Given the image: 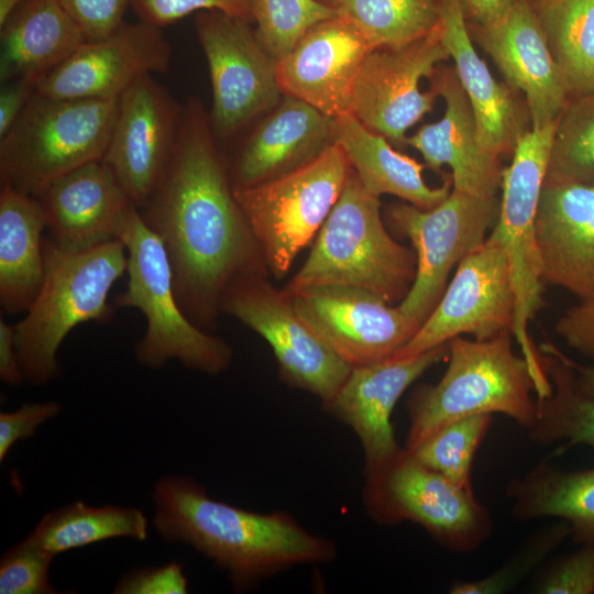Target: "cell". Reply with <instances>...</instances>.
<instances>
[{"instance_id": "obj_1", "label": "cell", "mask_w": 594, "mask_h": 594, "mask_svg": "<svg viewBox=\"0 0 594 594\" xmlns=\"http://www.w3.org/2000/svg\"><path fill=\"white\" fill-rule=\"evenodd\" d=\"M138 209L161 239L177 299L197 326L213 321L234 280L258 274L261 250L198 103L182 108L163 175Z\"/></svg>"}, {"instance_id": "obj_2", "label": "cell", "mask_w": 594, "mask_h": 594, "mask_svg": "<svg viewBox=\"0 0 594 594\" xmlns=\"http://www.w3.org/2000/svg\"><path fill=\"white\" fill-rule=\"evenodd\" d=\"M152 498L158 535L210 559L237 590L294 565L330 562L337 554L330 539L310 534L290 515L255 513L215 499L189 476H162Z\"/></svg>"}, {"instance_id": "obj_3", "label": "cell", "mask_w": 594, "mask_h": 594, "mask_svg": "<svg viewBox=\"0 0 594 594\" xmlns=\"http://www.w3.org/2000/svg\"><path fill=\"white\" fill-rule=\"evenodd\" d=\"M42 286L25 316L14 327L24 380L44 385L57 378V352L78 324L105 323L113 315L109 293L127 272V251L118 239L88 250H67L44 239Z\"/></svg>"}, {"instance_id": "obj_4", "label": "cell", "mask_w": 594, "mask_h": 594, "mask_svg": "<svg viewBox=\"0 0 594 594\" xmlns=\"http://www.w3.org/2000/svg\"><path fill=\"white\" fill-rule=\"evenodd\" d=\"M512 332L486 340L461 336L448 342V367L441 380L419 388L408 404L406 450L455 420L474 415L503 414L525 429L537 417L532 371L516 354Z\"/></svg>"}, {"instance_id": "obj_5", "label": "cell", "mask_w": 594, "mask_h": 594, "mask_svg": "<svg viewBox=\"0 0 594 594\" xmlns=\"http://www.w3.org/2000/svg\"><path fill=\"white\" fill-rule=\"evenodd\" d=\"M416 254L396 242L371 194L351 167L345 186L320 228L312 250L287 289L343 285L376 294L392 304L403 299L416 276Z\"/></svg>"}, {"instance_id": "obj_6", "label": "cell", "mask_w": 594, "mask_h": 594, "mask_svg": "<svg viewBox=\"0 0 594 594\" xmlns=\"http://www.w3.org/2000/svg\"><path fill=\"white\" fill-rule=\"evenodd\" d=\"M119 239L127 251V288L114 298V306L135 308L146 321L136 344L138 361L160 369L177 360L207 374L224 371L232 356L220 338L205 332L184 312L177 299L172 267L165 248L134 206L127 215Z\"/></svg>"}, {"instance_id": "obj_7", "label": "cell", "mask_w": 594, "mask_h": 594, "mask_svg": "<svg viewBox=\"0 0 594 594\" xmlns=\"http://www.w3.org/2000/svg\"><path fill=\"white\" fill-rule=\"evenodd\" d=\"M116 99H58L35 92L0 138V180L37 196L62 175L102 160L118 111Z\"/></svg>"}, {"instance_id": "obj_8", "label": "cell", "mask_w": 594, "mask_h": 594, "mask_svg": "<svg viewBox=\"0 0 594 594\" xmlns=\"http://www.w3.org/2000/svg\"><path fill=\"white\" fill-rule=\"evenodd\" d=\"M351 172L344 151L329 144L310 162L271 179L233 186L264 262L284 275L318 234Z\"/></svg>"}, {"instance_id": "obj_9", "label": "cell", "mask_w": 594, "mask_h": 594, "mask_svg": "<svg viewBox=\"0 0 594 594\" xmlns=\"http://www.w3.org/2000/svg\"><path fill=\"white\" fill-rule=\"evenodd\" d=\"M363 501L377 522H415L457 552L473 551L492 532L491 515L473 490L455 485L405 448L385 468L365 476Z\"/></svg>"}, {"instance_id": "obj_10", "label": "cell", "mask_w": 594, "mask_h": 594, "mask_svg": "<svg viewBox=\"0 0 594 594\" xmlns=\"http://www.w3.org/2000/svg\"><path fill=\"white\" fill-rule=\"evenodd\" d=\"M558 119L540 129L530 128L518 140L509 166L503 169L499 215L492 230L501 239L510 265L515 293L513 336L535 376L543 371L528 334L543 287L535 228Z\"/></svg>"}, {"instance_id": "obj_11", "label": "cell", "mask_w": 594, "mask_h": 594, "mask_svg": "<svg viewBox=\"0 0 594 594\" xmlns=\"http://www.w3.org/2000/svg\"><path fill=\"white\" fill-rule=\"evenodd\" d=\"M501 200L452 188L432 209L410 204L388 208L391 223L413 243L416 276L398 307L422 323L439 302L451 270L482 244L495 226Z\"/></svg>"}, {"instance_id": "obj_12", "label": "cell", "mask_w": 594, "mask_h": 594, "mask_svg": "<svg viewBox=\"0 0 594 594\" xmlns=\"http://www.w3.org/2000/svg\"><path fill=\"white\" fill-rule=\"evenodd\" d=\"M220 309L257 332L271 345L283 377L329 402L352 366L332 351L299 317L288 290H277L258 275L234 280Z\"/></svg>"}, {"instance_id": "obj_13", "label": "cell", "mask_w": 594, "mask_h": 594, "mask_svg": "<svg viewBox=\"0 0 594 594\" xmlns=\"http://www.w3.org/2000/svg\"><path fill=\"white\" fill-rule=\"evenodd\" d=\"M515 293L506 250L491 234L459 264L439 302L414 337L392 356H414L461 334L486 340L512 332Z\"/></svg>"}, {"instance_id": "obj_14", "label": "cell", "mask_w": 594, "mask_h": 594, "mask_svg": "<svg viewBox=\"0 0 594 594\" xmlns=\"http://www.w3.org/2000/svg\"><path fill=\"white\" fill-rule=\"evenodd\" d=\"M251 23L218 11L199 12L196 30L212 87V124L230 134L276 106L283 94L277 59Z\"/></svg>"}, {"instance_id": "obj_15", "label": "cell", "mask_w": 594, "mask_h": 594, "mask_svg": "<svg viewBox=\"0 0 594 594\" xmlns=\"http://www.w3.org/2000/svg\"><path fill=\"white\" fill-rule=\"evenodd\" d=\"M450 55L441 24L427 36L402 48H378L365 57L358 75L351 113L389 142L405 145L407 131L431 112L436 92L420 89Z\"/></svg>"}, {"instance_id": "obj_16", "label": "cell", "mask_w": 594, "mask_h": 594, "mask_svg": "<svg viewBox=\"0 0 594 594\" xmlns=\"http://www.w3.org/2000/svg\"><path fill=\"white\" fill-rule=\"evenodd\" d=\"M288 293L299 317L352 367L393 355L421 326L358 287L315 285Z\"/></svg>"}, {"instance_id": "obj_17", "label": "cell", "mask_w": 594, "mask_h": 594, "mask_svg": "<svg viewBox=\"0 0 594 594\" xmlns=\"http://www.w3.org/2000/svg\"><path fill=\"white\" fill-rule=\"evenodd\" d=\"M172 47L160 28L122 23L106 37L85 41L38 81L36 92L58 99H116L145 75L170 66Z\"/></svg>"}, {"instance_id": "obj_18", "label": "cell", "mask_w": 594, "mask_h": 594, "mask_svg": "<svg viewBox=\"0 0 594 594\" xmlns=\"http://www.w3.org/2000/svg\"><path fill=\"white\" fill-rule=\"evenodd\" d=\"M448 355V343L414 356H388L353 366L326 409L349 426L364 453V476L391 463L403 450L391 416L403 393Z\"/></svg>"}, {"instance_id": "obj_19", "label": "cell", "mask_w": 594, "mask_h": 594, "mask_svg": "<svg viewBox=\"0 0 594 594\" xmlns=\"http://www.w3.org/2000/svg\"><path fill=\"white\" fill-rule=\"evenodd\" d=\"M182 107L145 75L120 97L103 161L141 208L156 187L168 162Z\"/></svg>"}, {"instance_id": "obj_20", "label": "cell", "mask_w": 594, "mask_h": 594, "mask_svg": "<svg viewBox=\"0 0 594 594\" xmlns=\"http://www.w3.org/2000/svg\"><path fill=\"white\" fill-rule=\"evenodd\" d=\"M469 32L494 64L505 82L527 105L530 127L540 129L557 120L570 95L549 51L535 7L519 0L502 19L487 25L468 24Z\"/></svg>"}, {"instance_id": "obj_21", "label": "cell", "mask_w": 594, "mask_h": 594, "mask_svg": "<svg viewBox=\"0 0 594 594\" xmlns=\"http://www.w3.org/2000/svg\"><path fill=\"white\" fill-rule=\"evenodd\" d=\"M372 51L345 19L336 15L323 20L277 62L280 90L331 118L351 113L354 85Z\"/></svg>"}, {"instance_id": "obj_22", "label": "cell", "mask_w": 594, "mask_h": 594, "mask_svg": "<svg viewBox=\"0 0 594 594\" xmlns=\"http://www.w3.org/2000/svg\"><path fill=\"white\" fill-rule=\"evenodd\" d=\"M48 239L67 250H88L119 239L135 206L111 167L97 160L53 180L37 196Z\"/></svg>"}, {"instance_id": "obj_23", "label": "cell", "mask_w": 594, "mask_h": 594, "mask_svg": "<svg viewBox=\"0 0 594 594\" xmlns=\"http://www.w3.org/2000/svg\"><path fill=\"white\" fill-rule=\"evenodd\" d=\"M535 239L541 283L594 298V187L544 183Z\"/></svg>"}, {"instance_id": "obj_24", "label": "cell", "mask_w": 594, "mask_h": 594, "mask_svg": "<svg viewBox=\"0 0 594 594\" xmlns=\"http://www.w3.org/2000/svg\"><path fill=\"white\" fill-rule=\"evenodd\" d=\"M429 79L430 88L444 101V113L439 121L407 136L405 145L417 150L433 170L448 165L453 188L495 197L504 168L501 158L488 154L480 143L476 121L454 66L441 65Z\"/></svg>"}, {"instance_id": "obj_25", "label": "cell", "mask_w": 594, "mask_h": 594, "mask_svg": "<svg viewBox=\"0 0 594 594\" xmlns=\"http://www.w3.org/2000/svg\"><path fill=\"white\" fill-rule=\"evenodd\" d=\"M442 42L471 105L482 147L501 158L513 153L530 122L524 97L499 82L476 52L460 0H440Z\"/></svg>"}, {"instance_id": "obj_26", "label": "cell", "mask_w": 594, "mask_h": 594, "mask_svg": "<svg viewBox=\"0 0 594 594\" xmlns=\"http://www.w3.org/2000/svg\"><path fill=\"white\" fill-rule=\"evenodd\" d=\"M332 125L333 118L287 97L245 142L232 185H254L310 162L332 143Z\"/></svg>"}, {"instance_id": "obj_27", "label": "cell", "mask_w": 594, "mask_h": 594, "mask_svg": "<svg viewBox=\"0 0 594 594\" xmlns=\"http://www.w3.org/2000/svg\"><path fill=\"white\" fill-rule=\"evenodd\" d=\"M332 143L344 151L367 191L393 195L420 209H432L451 191L452 177L440 187L426 184L425 165L392 147L388 140L367 129L352 113L333 118Z\"/></svg>"}, {"instance_id": "obj_28", "label": "cell", "mask_w": 594, "mask_h": 594, "mask_svg": "<svg viewBox=\"0 0 594 594\" xmlns=\"http://www.w3.org/2000/svg\"><path fill=\"white\" fill-rule=\"evenodd\" d=\"M85 41L58 0H25L0 26V82L41 79Z\"/></svg>"}, {"instance_id": "obj_29", "label": "cell", "mask_w": 594, "mask_h": 594, "mask_svg": "<svg viewBox=\"0 0 594 594\" xmlns=\"http://www.w3.org/2000/svg\"><path fill=\"white\" fill-rule=\"evenodd\" d=\"M46 222L36 197L1 185L0 305L8 314L25 312L42 286Z\"/></svg>"}, {"instance_id": "obj_30", "label": "cell", "mask_w": 594, "mask_h": 594, "mask_svg": "<svg viewBox=\"0 0 594 594\" xmlns=\"http://www.w3.org/2000/svg\"><path fill=\"white\" fill-rule=\"evenodd\" d=\"M507 494L518 520L559 518L578 542L594 546V468L566 472L543 462L510 482Z\"/></svg>"}, {"instance_id": "obj_31", "label": "cell", "mask_w": 594, "mask_h": 594, "mask_svg": "<svg viewBox=\"0 0 594 594\" xmlns=\"http://www.w3.org/2000/svg\"><path fill=\"white\" fill-rule=\"evenodd\" d=\"M147 537L148 520L141 509L117 505L92 507L84 502H74L46 513L26 536L54 558L109 539L144 541Z\"/></svg>"}, {"instance_id": "obj_32", "label": "cell", "mask_w": 594, "mask_h": 594, "mask_svg": "<svg viewBox=\"0 0 594 594\" xmlns=\"http://www.w3.org/2000/svg\"><path fill=\"white\" fill-rule=\"evenodd\" d=\"M541 364L551 382V394L537 399L534 425L527 430L538 443L563 441L557 453L585 444L594 451V397L578 391L571 359L552 343L541 344Z\"/></svg>"}, {"instance_id": "obj_33", "label": "cell", "mask_w": 594, "mask_h": 594, "mask_svg": "<svg viewBox=\"0 0 594 594\" xmlns=\"http://www.w3.org/2000/svg\"><path fill=\"white\" fill-rule=\"evenodd\" d=\"M532 6L570 98L593 94L594 0H541Z\"/></svg>"}, {"instance_id": "obj_34", "label": "cell", "mask_w": 594, "mask_h": 594, "mask_svg": "<svg viewBox=\"0 0 594 594\" xmlns=\"http://www.w3.org/2000/svg\"><path fill=\"white\" fill-rule=\"evenodd\" d=\"M350 22L373 50L402 48L432 32L440 0H322Z\"/></svg>"}, {"instance_id": "obj_35", "label": "cell", "mask_w": 594, "mask_h": 594, "mask_svg": "<svg viewBox=\"0 0 594 594\" xmlns=\"http://www.w3.org/2000/svg\"><path fill=\"white\" fill-rule=\"evenodd\" d=\"M544 183L594 187V92L570 98L561 112Z\"/></svg>"}, {"instance_id": "obj_36", "label": "cell", "mask_w": 594, "mask_h": 594, "mask_svg": "<svg viewBox=\"0 0 594 594\" xmlns=\"http://www.w3.org/2000/svg\"><path fill=\"white\" fill-rule=\"evenodd\" d=\"M491 420L492 415H474L455 420L407 451L421 464L440 473L455 485L473 490L472 463Z\"/></svg>"}, {"instance_id": "obj_37", "label": "cell", "mask_w": 594, "mask_h": 594, "mask_svg": "<svg viewBox=\"0 0 594 594\" xmlns=\"http://www.w3.org/2000/svg\"><path fill=\"white\" fill-rule=\"evenodd\" d=\"M336 15L322 0H255L253 22L258 40L279 61L308 30Z\"/></svg>"}, {"instance_id": "obj_38", "label": "cell", "mask_w": 594, "mask_h": 594, "mask_svg": "<svg viewBox=\"0 0 594 594\" xmlns=\"http://www.w3.org/2000/svg\"><path fill=\"white\" fill-rule=\"evenodd\" d=\"M54 557L29 538L9 548L0 560L1 594H56L50 580Z\"/></svg>"}, {"instance_id": "obj_39", "label": "cell", "mask_w": 594, "mask_h": 594, "mask_svg": "<svg viewBox=\"0 0 594 594\" xmlns=\"http://www.w3.org/2000/svg\"><path fill=\"white\" fill-rule=\"evenodd\" d=\"M255 0H133L139 20L162 29L178 20L202 11H218L231 18L253 22Z\"/></svg>"}, {"instance_id": "obj_40", "label": "cell", "mask_w": 594, "mask_h": 594, "mask_svg": "<svg viewBox=\"0 0 594 594\" xmlns=\"http://www.w3.org/2000/svg\"><path fill=\"white\" fill-rule=\"evenodd\" d=\"M538 593L592 594L594 593V546L581 549L563 558L542 579Z\"/></svg>"}, {"instance_id": "obj_41", "label": "cell", "mask_w": 594, "mask_h": 594, "mask_svg": "<svg viewBox=\"0 0 594 594\" xmlns=\"http://www.w3.org/2000/svg\"><path fill=\"white\" fill-rule=\"evenodd\" d=\"M133 0H58L82 32L86 41L99 40L114 32Z\"/></svg>"}, {"instance_id": "obj_42", "label": "cell", "mask_w": 594, "mask_h": 594, "mask_svg": "<svg viewBox=\"0 0 594 594\" xmlns=\"http://www.w3.org/2000/svg\"><path fill=\"white\" fill-rule=\"evenodd\" d=\"M61 411L62 405L56 400L24 403L13 411H1L0 462L16 442L33 437L41 425Z\"/></svg>"}, {"instance_id": "obj_43", "label": "cell", "mask_w": 594, "mask_h": 594, "mask_svg": "<svg viewBox=\"0 0 594 594\" xmlns=\"http://www.w3.org/2000/svg\"><path fill=\"white\" fill-rule=\"evenodd\" d=\"M188 581L176 561L127 572L116 584V594H185Z\"/></svg>"}, {"instance_id": "obj_44", "label": "cell", "mask_w": 594, "mask_h": 594, "mask_svg": "<svg viewBox=\"0 0 594 594\" xmlns=\"http://www.w3.org/2000/svg\"><path fill=\"white\" fill-rule=\"evenodd\" d=\"M565 343L594 362V298L569 308L556 324Z\"/></svg>"}, {"instance_id": "obj_45", "label": "cell", "mask_w": 594, "mask_h": 594, "mask_svg": "<svg viewBox=\"0 0 594 594\" xmlns=\"http://www.w3.org/2000/svg\"><path fill=\"white\" fill-rule=\"evenodd\" d=\"M568 531L570 530L566 524L559 526L558 528L553 527V529H551L542 540L540 546L535 547V549H529L526 558L520 557L517 559V561H515L517 565L509 564L498 572L481 580L455 582L450 592L454 594L486 593L488 586L493 582L501 579L508 572L509 574L506 578L505 586H509V583L514 582V580L518 576L519 566H525L528 569L529 565L535 564L534 562H536L541 556H543L544 552H547L548 549L552 548L561 538H563Z\"/></svg>"}, {"instance_id": "obj_46", "label": "cell", "mask_w": 594, "mask_h": 594, "mask_svg": "<svg viewBox=\"0 0 594 594\" xmlns=\"http://www.w3.org/2000/svg\"><path fill=\"white\" fill-rule=\"evenodd\" d=\"M41 79L33 76L13 78L1 84L0 89V138L18 120L36 92Z\"/></svg>"}, {"instance_id": "obj_47", "label": "cell", "mask_w": 594, "mask_h": 594, "mask_svg": "<svg viewBox=\"0 0 594 594\" xmlns=\"http://www.w3.org/2000/svg\"><path fill=\"white\" fill-rule=\"evenodd\" d=\"M0 378L12 386L25 381L15 345L14 327L3 318L0 319Z\"/></svg>"}, {"instance_id": "obj_48", "label": "cell", "mask_w": 594, "mask_h": 594, "mask_svg": "<svg viewBox=\"0 0 594 594\" xmlns=\"http://www.w3.org/2000/svg\"><path fill=\"white\" fill-rule=\"evenodd\" d=\"M519 0H460L468 24L487 25L504 15Z\"/></svg>"}, {"instance_id": "obj_49", "label": "cell", "mask_w": 594, "mask_h": 594, "mask_svg": "<svg viewBox=\"0 0 594 594\" xmlns=\"http://www.w3.org/2000/svg\"><path fill=\"white\" fill-rule=\"evenodd\" d=\"M574 371V384L579 392L594 397V366L579 365L571 360Z\"/></svg>"}, {"instance_id": "obj_50", "label": "cell", "mask_w": 594, "mask_h": 594, "mask_svg": "<svg viewBox=\"0 0 594 594\" xmlns=\"http://www.w3.org/2000/svg\"><path fill=\"white\" fill-rule=\"evenodd\" d=\"M25 0H0V26Z\"/></svg>"}, {"instance_id": "obj_51", "label": "cell", "mask_w": 594, "mask_h": 594, "mask_svg": "<svg viewBox=\"0 0 594 594\" xmlns=\"http://www.w3.org/2000/svg\"><path fill=\"white\" fill-rule=\"evenodd\" d=\"M524 1H527V2H529V3H531V4H535V3H537V2H539V1H541V0H524Z\"/></svg>"}]
</instances>
